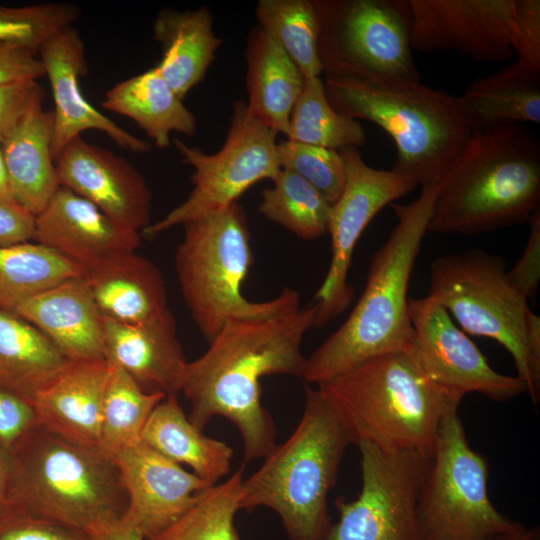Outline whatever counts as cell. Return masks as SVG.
<instances>
[{
    "instance_id": "1",
    "label": "cell",
    "mask_w": 540,
    "mask_h": 540,
    "mask_svg": "<svg viewBox=\"0 0 540 540\" xmlns=\"http://www.w3.org/2000/svg\"><path fill=\"white\" fill-rule=\"evenodd\" d=\"M316 307L264 319H230L197 359L188 362L182 391L189 421L202 430L215 416L241 434L244 463L264 458L275 446L274 421L261 402L260 381L270 375H303L301 344L314 327Z\"/></svg>"
},
{
    "instance_id": "2",
    "label": "cell",
    "mask_w": 540,
    "mask_h": 540,
    "mask_svg": "<svg viewBox=\"0 0 540 540\" xmlns=\"http://www.w3.org/2000/svg\"><path fill=\"white\" fill-rule=\"evenodd\" d=\"M439 184L422 185L409 204H390L397 224L373 254L365 288L346 321L306 358L302 378L307 384L329 381L373 357L409 349V280Z\"/></svg>"
},
{
    "instance_id": "3",
    "label": "cell",
    "mask_w": 540,
    "mask_h": 540,
    "mask_svg": "<svg viewBox=\"0 0 540 540\" xmlns=\"http://www.w3.org/2000/svg\"><path fill=\"white\" fill-rule=\"evenodd\" d=\"M323 82L337 112L373 122L392 138L391 170L417 185L441 182L472 136L460 98L420 81L325 74Z\"/></svg>"
},
{
    "instance_id": "4",
    "label": "cell",
    "mask_w": 540,
    "mask_h": 540,
    "mask_svg": "<svg viewBox=\"0 0 540 540\" xmlns=\"http://www.w3.org/2000/svg\"><path fill=\"white\" fill-rule=\"evenodd\" d=\"M540 208V140L524 125L472 134L439 184L428 231L477 234Z\"/></svg>"
},
{
    "instance_id": "5",
    "label": "cell",
    "mask_w": 540,
    "mask_h": 540,
    "mask_svg": "<svg viewBox=\"0 0 540 540\" xmlns=\"http://www.w3.org/2000/svg\"><path fill=\"white\" fill-rule=\"evenodd\" d=\"M4 506L41 514L91 535L121 524L128 498L113 457L38 423L11 451Z\"/></svg>"
},
{
    "instance_id": "6",
    "label": "cell",
    "mask_w": 540,
    "mask_h": 540,
    "mask_svg": "<svg viewBox=\"0 0 540 540\" xmlns=\"http://www.w3.org/2000/svg\"><path fill=\"white\" fill-rule=\"evenodd\" d=\"M351 443L432 458L440 422L455 397L430 381L405 351L373 357L317 384Z\"/></svg>"
},
{
    "instance_id": "7",
    "label": "cell",
    "mask_w": 540,
    "mask_h": 540,
    "mask_svg": "<svg viewBox=\"0 0 540 540\" xmlns=\"http://www.w3.org/2000/svg\"><path fill=\"white\" fill-rule=\"evenodd\" d=\"M350 443L344 424L320 389L305 384L298 425L243 480L241 510L270 508L280 517L289 540H323L332 524L328 495Z\"/></svg>"
},
{
    "instance_id": "8",
    "label": "cell",
    "mask_w": 540,
    "mask_h": 540,
    "mask_svg": "<svg viewBox=\"0 0 540 540\" xmlns=\"http://www.w3.org/2000/svg\"><path fill=\"white\" fill-rule=\"evenodd\" d=\"M183 227L175 252L176 273L185 303L208 344L230 319H264L300 308L299 293L291 288L263 302L243 296L253 255L246 213L238 202Z\"/></svg>"
},
{
    "instance_id": "9",
    "label": "cell",
    "mask_w": 540,
    "mask_h": 540,
    "mask_svg": "<svg viewBox=\"0 0 540 540\" xmlns=\"http://www.w3.org/2000/svg\"><path fill=\"white\" fill-rule=\"evenodd\" d=\"M428 295L473 336L501 344L513 358L517 376L536 404L540 399V360L527 341L531 309L507 277L502 257L479 248L435 258L429 267Z\"/></svg>"
},
{
    "instance_id": "10",
    "label": "cell",
    "mask_w": 540,
    "mask_h": 540,
    "mask_svg": "<svg viewBox=\"0 0 540 540\" xmlns=\"http://www.w3.org/2000/svg\"><path fill=\"white\" fill-rule=\"evenodd\" d=\"M489 467L468 442L458 406L443 415L418 505L421 540H505L526 526L488 494Z\"/></svg>"
},
{
    "instance_id": "11",
    "label": "cell",
    "mask_w": 540,
    "mask_h": 540,
    "mask_svg": "<svg viewBox=\"0 0 540 540\" xmlns=\"http://www.w3.org/2000/svg\"><path fill=\"white\" fill-rule=\"evenodd\" d=\"M325 74L420 81L411 53L409 0H315Z\"/></svg>"
},
{
    "instance_id": "12",
    "label": "cell",
    "mask_w": 540,
    "mask_h": 540,
    "mask_svg": "<svg viewBox=\"0 0 540 540\" xmlns=\"http://www.w3.org/2000/svg\"><path fill=\"white\" fill-rule=\"evenodd\" d=\"M277 134L254 118L245 101L232 105L229 128L221 149L207 154L178 138L174 145L182 161L193 168L188 197L141 235L155 237L203 215L224 210L257 182L274 180L280 172Z\"/></svg>"
},
{
    "instance_id": "13",
    "label": "cell",
    "mask_w": 540,
    "mask_h": 540,
    "mask_svg": "<svg viewBox=\"0 0 540 540\" xmlns=\"http://www.w3.org/2000/svg\"><path fill=\"white\" fill-rule=\"evenodd\" d=\"M358 497L336 500L339 519L323 540H421L418 505L431 458L361 442Z\"/></svg>"
},
{
    "instance_id": "14",
    "label": "cell",
    "mask_w": 540,
    "mask_h": 540,
    "mask_svg": "<svg viewBox=\"0 0 540 540\" xmlns=\"http://www.w3.org/2000/svg\"><path fill=\"white\" fill-rule=\"evenodd\" d=\"M346 166V184L332 205L328 233L331 262L323 283L314 296V327H323L349 306L354 289L348 272L355 245L366 226L386 205L412 191L416 182L393 170L375 169L363 160L357 147L338 150Z\"/></svg>"
},
{
    "instance_id": "15",
    "label": "cell",
    "mask_w": 540,
    "mask_h": 540,
    "mask_svg": "<svg viewBox=\"0 0 540 540\" xmlns=\"http://www.w3.org/2000/svg\"><path fill=\"white\" fill-rule=\"evenodd\" d=\"M413 337L406 351L420 371L462 399L476 392L505 401L527 392L523 380L495 371L475 343L433 297L408 298Z\"/></svg>"
},
{
    "instance_id": "16",
    "label": "cell",
    "mask_w": 540,
    "mask_h": 540,
    "mask_svg": "<svg viewBox=\"0 0 540 540\" xmlns=\"http://www.w3.org/2000/svg\"><path fill=\"white\" fill-rule=\"evenodd\" d=\"M411 47L456 50L480 62L512 57L513 0H409Z\"/></svg>"
},
{
    "instance_id": "17",
    "label": "cell",
    "mask_w": 540,
    "mask_h": 540,
    "mask_svg": "<svg viewBox=\"0 0 540 540\" xmlns=\"http://www.w3.org/2000/svg\"><path fill=\"white\" fill-rule=\"evenodd\" d=\"M60 186L98 207L115 223L142 232L151 224L152 194L125 158L78 136L55 160Z\"/></svg>"
},
{
    "instance_id": "18",
    "label": "cell",
    "mask_w": 540,
    "mask_h": 540,
    "mask_svg": "<svg viewBox=\"0 0 540 540\" xmlns=\"http://www.w3.org/2000/svg\"><path fill=\"white\" fill-rule=\"evenodd\" d=\"M114 459L128 498L121 524L144 539L177 521L213 486L142 441L120 451Z\"/></svg>"
},
{
    "instance_id": "19",
    "label": "cell",
    "mask_w": 540,
    "mask_h": 540,
    "mask_svg": "<svg viewBox=\"0 0 540 540\" xmlns=\"http://www.w3.org/2000/svg\"><path fill=\"white\" fill-rule=\"evenodd\" d=\"M54 99L51 152L54 161L62 150L87 130H98L130 152L146 153L151 144L129 133L98 111L84 97L80 76L86 74L85 45L79 32L69 26L48 38L39 48Z\"/></svg>"
},
{
    "instance_id": "20",
    "label": "cell",
    "mask_w": 540,
    "mask_h": 540,
    "mask_svg": "<svg viewBox=\"0 0 540 540\" xmlns=\"http://www.w3.org/2000/svg\"><path fill=\"white\" fill-rule=\"evenodd\" d=\"M141 233L115 223L90 201L59 186L35 216L34 239L85 271L134 252Z\"/></svg>"
},
{
    "instance_id": "21",
    "label": "cell",
    "mask_w": 540,
    "mask_h": 540,
    "mask_svg": "<svg viewBox=\"0 0 540 540\" xmlns=\"http://www.w3.org/2000/svg\"><path fill=\"white\" fill-rule=\"evenodd\" d=\"M105 359L124 370L147 393L178 398L188 361L172 312L141 323L102 317Z\"/></svg>"
},
{
    "instance_id": "22",
    "label": "cell",
    "mask_w": 540,
    "mask_h": 540,
    "mask_svg": "<svg viewBox=\"0 0 540 540\" xmlns=\"http://www.w3.org/2000/svg\"><path fill=\"white\" fill-rule=\"evenodd\" d=\"M9 312L41 331L70 361L106 360L102 316L84 276L48 288Z\"/></svg>"
},
{
    "instance_id": "23",
    "label": "cell",
    "mask_w": 540,
    "mask_h": 540,
    "mask_svg": "<svg viewBox=\"0 0 540 540\" xmlns=\"http://www.w3.org/2000/svg\"><path fill=\"white\" fill-rule=\"evenodd\" d=\"M109 372L104 359L70 361L35 397L39 423L70 441L100 448Z\"/></svg>"
},
{
    "instance_id": "24",
    "label": "cell",
    "mask_w": 540,
    "mask_h": 540,
    "mask_svg": "<svg viewBox=\"0 0 540 540\" xmlns=\"http://www.w3.org/2000/svg\"><path fill=\"white\" fill-rule=\"evenodd\" d=\"M44 91L0 138V150L15 202L34 217L48 204L59 182L51 152L52 111L42 107Z\"/></svg>"
},
{
    "instance_id": "25",
    "label": "cell",
    "mask_w": 540,
    "mask_h": 540,
    "mask_svg": "<svg viewBox=\"0 0 540 540\" xmlns=\"http://www.w3.org/2000/svg\"><path fill=\"white\" fill-rule=\"evenodd\" d=\"M84 279L103 318L133 324L169 310L159 268L136 251L87 270Z\"/></svg>"
},
{
    "instance_id": "26",
    "label": "cell",
    "mask_w": 540,
    "mask_h": 540,
    "mask_svg": "<svg viewBox=\"0 0 540 540\" xmlns=\"http://www.w3.org/2000/svg\"><path fill=\"white\" fill-rule=\"evenodd\" d=\"M246 88L249 113L276 134L289 132L292 110L305 82L283 48L256 25L246 45Z\"/></svg>"
},
{
    "instance_id": "27",
    "label": "cell",
    "mask_w": 540,
    "mask_h": 540,
    "mask_svg": "<svg viewBox=\"0 0 540 540\" xmlns=\"http://www.w3.org/2000/svg\"><path fill=\"white\" fill-rule=\"evenodd\" d=\"M152 30L162 48L156 68L183 100L204 79L223 43L213 31L212 13L206 6L184 11L163 8Z\"/></svg>"
},
{
    "instance_id": "28",
    "label": "cell",
    "mask_w": 540,
    "mask_h": 540,
    "mask_svg": "<svg viewBox=\"0 0 540 540\" xmlns=\"http://www.w3.org/2000/svg\"><path fill=\"white\" fill-rule=\"evenodd\" d=\"M460 98L472 134L540 123V72L517 61L477 78Z\"/></svg>"
},
{
    "instance_id": "29",
    "label": "cell",
    "mask_w": 540,
    "mask_h": 540,
    "mask_svg": "<svg viewBox=\"0 0 540 540\" xmlns=\"http://www.w3.org/2000/svg\"><path fill=\"white\" fill-rule=\"evenodd\" d=\"M102 106L133 120L159 149L171 144L178 132L193 136L196 117L155 67L118 82L105 92Z\"/></svg>"
},
{
    "instance_id": "30",
    "label": "cell",
    "mask_w": 540,
    "mask_h": 540,
    "mask_svg": "<svg viewBox=\"0 0 540 540\" xmlns=\"http://www.w3.org/2000/svg\"><path fill=\"white\" fill-rule=\"evenodd\" d=\"M141 441L169 460L189 466L211 485L230 472L233 449L195 427L177 398L166 397L156 405L144 426Z\"/></svg>"
},
{
    "instance_id": "31",
    "label": "cell",
    "mask_w": 540,
    "mask_h": 540,
    "mask_svg": "<svg viewBox=\"0 0 540 540\" xmlns=\"http://www.w3.org/2000/svg\"><path fill=\"white\" fill-rule=\"evenodd\" d=\"M70 360L36 327L0 309V387L34 403Z\"/></svg>"
},
{
    "instance_id": "32",
    "label": "cell",
    "mask_w": 540,
    "mask_h": 540,
    "mask_svg": "<svg viewBox=\"0 0 540 540\" xmlns=\"http://www.w3.org/2000/svg\"><path fill=\"white\" fill-rule=\"evenodd\" d=\"M86 271L39 243L0 246V309L10 311L24 300Z\"/></svg>"
},
{
    "instance_id": "33",
    "label": "cell",
    "mask_w": 540,
    "mask_h": 540,
    "mask_svg": "<svg viewBox=\"0 0 540 540\" xmlns=\"http://www.w3.org/2000/svg\"><path fill=\"white\" fill-rule=\"evenodd\" d=\"M165 396L147 393L124 370L110 363L100 429V448L111 457L141 441L144 426Z\"/></svg>"
},
{
    "instance_id": "34",
    "label": "cell",
    "mask_w": 540,
    "mask_h": 540,
    "mask_svg": "<svg viewBox=\"0 0 540 540\" xmlns=\"http://www.w3.org/2000/svg\"><path fill=\"white\" fill-rule=\"evenodd\" d=\"M255 14L257 25L276 40L305 79L320 77L315 0H259Z\"/></svg>"
},
{
    "instance_id": "35",
    "label": "cell",
    "mask_w": 540,
    "mask_h": 540,
    "mask_svg": "<svg viewBox=\"0 0 540 540\" xmlns=\"http://www.w3.org/2000/svg\"><path fill=\"white\" fill-rule=\"evenodd\" d=\"M262 192L259 212L297 237L314 240L328 233L332 204L296 173L281 169Z\"/></svg>"
},
{
    "instance_id": "36",
    "label": "cell",
    "mask_w": 540,
    "mask_h": 540,
    "mask_svg": "<svg viewBox=\"0 0 540 540\" xmlns=\"http://www.w3.org/2000/svg\"><path fill=\"white\" fill-rule=\"evenodd\" d=\"M288 140L339 150L366 143L363 126L337 112L326 96L320 77L305 79L302 92L290 116Z\"/></svg>"
},
{
    "instance_id": "37",
    "label": "cell",
    "mask_w": 540,
    "mask_h": 540,
    "mask_svg": "<svg viewBox=\"0 0 540 540\" xmlns=\"http://www.w3.org/2000/svg\"><path fill=\"white\" fill-rule=\"evenodd\" d=\"M245 463L207 489L177 521L145 540H239L234 519L241 510Z\"/></svg>"
},
{
    "instance_id": "38",
    "label": "cell",
    "mask_w": 540,
    "mask_h": 540,
    "mask_svg": "<svg viewBox=\"0 0 540 540\" xmlns=\"http://www.w3.org/2000/svg\"><path fill=\"white\" fill-rule=\"evenodd\" d=\"M81 9L71 3L48 2L22 7L0 5V42L17 44L38 53L53 34L80 18Z\"/></svg>"
},
{
    "instance_id": "39",
    "label": "cell",
    "mask_w": 540,
    "mask_h": 540,
    "mask_svg": "<svg viewBox=\"0 0 540 540\" xmlns=\"http://www.w3.org/2000/svg\"><path fill=\"white\" fill-rule=\"evenodd\" d=\"M281 169L289 170L317 189L332 205L346 184V166L338 150L283 140L277 143Z\"/></svg>"
},
{
    "instance_id": "40",
    "label": "cell",
    "mask_w": 540,
    "mask_h": 540,
    "mask_svg": "<svg viewBox=\"0 0 540 540\" xmlns=\"http://www.w3.org/2000/svg\"><path fill=\"white\" fill-rule=\"evenodd\" d=\"M0 540H93L77 527L30 511L3 506Z\"/></svg>"
},
{
    "instance_id": "41",
    "label": "cell",
    "mask_w": 540,
    "mask_h": 540,
    "mask_svg": "<svg viewBox=\"0 0 540 540\" xmlns=\"http://www.w3.org/2000/svg\"><path fill=\"white\" fill-rule=\"evenodd\" d=\"M510 38L517 62L540 72L539 0H513Z\"/></svg>"
},
{
    "instance_id": "42",
    "label": "cell",
    "mask_w": 540,
    "mask_h": 540,
    "mask_svg": "<svg viewBox=\"0 0 540 540\" xmlns=\"http://www.w3.org/2000/svg\"><path fill=\"white\" fill-rule=\"evenodd\" d=\"M38 423L32 401L0 387V444L12 451Z\"/></svg>"
},
{
    "instance_id": "43",
    "label": "cell",
    "mask_w": 540,
    "mask_h": 540,
    "mask_svg": "<svg viewBox=\"0 0 540 540\" xmlns=\"http://www.w3.org/2000/svg\"><path fill=\"white\" fill-rule=\"evenodd\" d=\"M530 233L525 249L507 277L526 299L533 296L540 282V208L529 219Z\"/></svg>"
},
{
    "instance_id": "44",
    "label": "cell",
    "mask_w": 540,
    "mask_h": 540,
    "mask_svg": "<svg viewBox=\"0 0 540 540\" xmlns=\"http://www.w3.org/2000/svg\"><path fill=\"white\" fill-rule=\"evenodd\" d=\"M37 52L17 44L0 42V85L37 81L45 76Z\"/></svg>"
},
{
    "instance_id": "45",
    "label": "cell",
    "mask_w": 540,
    "mask_h": 540,
    "mask_svg": "<svg viewBox=\"0 0 540 540\" xmlns=\"http://www.w3.org/2000/svg\"><path fill=\"white\" fill-rule=\"evenodd\" d=\"M43 91L37 81L0 85V138L18 122L35 97Z\"/></svg>"
},
{
    "instance_id": "46",
    "label": "cell",
    "mask_w": 540,
    "mask_h": 540,
    "mask_svg": "<svg viewBox=\"0 0 540 540\" xmlns=\"http://www.w3.org/2000/svg\"><path fill=\"white\" fill-rule=\"evenodd\" d=\"M35 217L17 204L0 202V246L34 239Z\"/></svg>"
},
{
    "instance_id": "47",
    "label": "cell",
    "mask_w": 540,
    "mask_h": 540,
    "mask_svg": "<svg viewBox=\"0 0 540 540\" xmlns=\"http://www.w3.org/2000/svg\"><path fill=\"white\" fill-rule=\"evenodd\" d=\"M12 474L11 451L0 444V509L4 506L10 487Z\"/></svg>"
},
{
    "instance_id": "48",
    "label": "cell",
    "mask_w": 540,
    "mask_h": 540,
    "mask_svg": "<svg viewBox=\"0 0 540 540\" xmlns=\"http://www.w3.org/2000/svg\"><path fill=\"white\" fill-rule=\"evenodd\" d=\"M92 536L93 540H145L136 531L124 526L123 524H118Z\"/></svg>"
},
{
    "instance_id": "49",
    "label": "cell",
    "mask_w": 540,
    "mask_h": 540,
    "mask_svg": "<svg viewBox=\"0 0 540 540\" xmlns=\"http://www.w3.org/2000/svg\"><path fill=\"white\" fill-rule=\"evenodd\" d=\"M0 202L17 204L14 200L8 180L7 171L0 150ZM18 205V204H17Z\"/></svg>"
},
{
    "instance_id": "50",
    "label": "cell",
    "mask_w": 540,
    "mask_h": 540,
    "mask_svg": "<svg viewBox=\"0 0 540 540\" xmlns=\"http://www.w3.org/2000/svg\"><path fill=\"white\" fill-rule=\"evenodd\" d=\"M505 540H540L539 529L536 527H526L522 532L513 535Z\"/></svg>"
}]
</instances>
